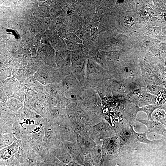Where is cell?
I'll list each match as a JSON object with an SVG mask.
<instances>
[{"mask_svg":"<svg viewBox=\"0 0 166 166\" xmlns=\"http://www.w3.org/2000/svg\"><path fill=\"white\" fill-rule=\"evenodd\" d=\"M67 103L77 102L85 88L77 78L71 74L64 78L61 82Z\"/></svg>","mask_w":166,"mask_h":166,"instance_id":"4","label":"cell"},{"mask_svg":"<svg viewBox=\"0 0 166 166\" xmlns=\"http://www.w3.org/2000/svg\"><path fill=\"white\" fill-rule=\"evenodd\" d=\"M45 65L38 55L36 57H32L24 70L27 75H34L40 68Z\"/></svg>","mask_w":166,"mask_h":166,"instance_id":"23","label":"cell"},{"mask_svg":"<svg viewBox=\"0 0 166 166\" xmlns=\"http://www.w3.org/2000/svg\"><path fill=\"white\" fill-rule=\"evenodd\" d=\"M68 166H83V165L72 160L68 164Z\"/></svg>","mask_w":166,"mask_h":166,"instance_id":"55","label":"cell"},{"mask_svg":"<svg viewBox=\"0 0 166 166\" xmlns=\"http://www.w3.org/2000/svg\"><path fill=\"white\" fill-rule=\"evenodd\" d=\"M69 120L74 132L77 135L80 136L88 135L89 128L87 125H85L86 124L75 120Z\"/></svg>","mask_w":166,"mask_h":166,"instance_id":"30","label":"cell"},{"mask_svg":"<svg viewBox=\"0 0 166 166\" xmlns=\"http://www.w3.org/2000/svg\"><path fill=\"white\" fill-rule=\"evenodd\" d=\"M66 39L79 44H81L82 43V40L77 35L72 32L69 34Z\"/></svg>","mask_w":166,"mask_h":166,"instance_id":"50","label":"cell"},{"mask_svg":"<svg viewBox=\"0 0 166 166\" xmlns=\"http://www.w3.org/2000/svg\"><path fill=\"white\" fill-rule=\"evenodd\" d=\"M64 40L66 45L67 50L71 52H74L81 49V44L67 39Z\"/></svg>","mask_w":166,"mask_h":166,"instance_id":"48","label":"cell"},{"mask_svg":"<svg viewBox=\"0 0 166 166\" xmlns=\"http://www.w3.org/2000/svg\"><path fill=\"white\" fill-rule=\"evenodd\" d=\"M76 139L77 145L83 155L86 156L92 152L96 148V143L88 135H77Z\"/></svg>","mask_w":166,"mask_h":166,"instance_id":"14","label":"cell"},{"mask_svg":"<svg viewBox=\"0 0 166 166\" xmlns=\"http://www.w3.org/2000/svg\"><path fill=\"white\" fill-rule=\"evenodd\" d=\"M50 153L61 162L68 164L72 158L63 145L62 142L49 150Z\"/></svg>","mask_w":166,"mask_h":166,"instance_id":"16","label":"cell"},{"mask_svg":"<svg viewBox=\"0 0 166 166\" xmlns=\"http://www.w3.org/2000/svg\"><path fill=\"white\" fill-rule=\"evenodd\" d=\"M12 112L15 113L24 106L23 104L15 98L9 97L4 103Z\"/></svg>","mask_w":166,"mask_h":166,"instance_id":"34","label":"cell"},{"mask_svg":"<svg viewBox=\"0 0 166 166\" xmlns=\"http://www.w3.org/2000/svg\"><path fill=\"white\" fill-rule=\"evenodd\" d=\"M54 34L49 29L44 32L42 36L41 45V47L49 43L52 38Z\"/></svg>","mask_w":166,"mask_h":166,"instance_id":"47","label":"cell"},{"mask_svg":"<svg viewBox=\"0 0 166 166\" xmlns=\"http://www.w3.org/2000/svg\"><path fill=\"white\" fill-rule=\"evenodd\" d=\"M51 7L46 2H40L33 16L45 18H49Z\"/></svg>","mask_w":166,"mask_h":166,"instance_id":"28","label":"cell"},{"mask_svg":"<svg viewBox=\"0 0 166 166\" xmlns=\"http://www.w3.org/2000/svg\"><path fill=\"white\" fill-rule=\"evenodd\" d=\"M88 58V54L82 49L72 52L71 74L77 78L83 86Z\"/></svg>","mask_w":166,"mask_h":166,"instance_id":"5","label":"cell"},{"mask_svg":"<svg viewBox=\"0 0 166 166\" xmlns=\"http://www.w3.org/2000/svg\"><path fill=\"white\" fill-rule=\"evenodd\" d=\"M23 5L28 14L33 16V13L38 7L39 3L38 0H22Z\"/></svg>","mask_w":166,"mask_h":166,"instance_id":"37","label":"cell"},{"mask_svg":"<svg viewBox=\"0 0 166 166\" xmlns=\"http://www.w3.org/2000/svg\"><path fill=\"white\" fill-rule=\"evenodd\" d=\"M92 132L93 135L103 141L105 139L115 136L113 128L107 123L101 121L92 127Z\"/></svg>","mask_w":166,"mask_h":166,"instance_id":"11","label":"cell"},{"mask_svg":"<svg viewBox=\"0 0 166 166\" xmlns=\"http://www.w3.org/2000/svg\"><path fill=\"white\" fill-rule=\"evenodd\" d=\"M62 11L61 9L51 7L49 18L52 21L62 15L61 14Z\"/></svg>","mask_w":166,"mask_h":166,"instance_id":"49","label":"cell"},{"mask_svg":"<svg viewBox=\"0 0 166 166\" xmlns=\"http://www.w3.org/2000/svg\"><path fill=\"white\" fill-rule=\"evenodd\" d=\"M64 15H62L59 17L51 21L49 29L54 34H57L59 28L65 21Z\"/></svg>","mask_w":166,"mask_h":166,"instance_id":"38","label":"cell"},{"mask_svg":"<svg viewBox=\"0 0 166 166\" xmlns=\"http://www.w3.org/2000/svg\"><path fill=\"white\" fill-rule=\"evenodd\" d=\"M0 50V66L8 67L13 59V55L6 48Z\"/></svg>","mask_w":166,"mask_h":166,"instance_id":"35","label":"cell"},{"mask_svg":"<svg viewBox=\"0 0 166 166\" xmlns=\"http://www.w3.org/2000/svg\"><path fill=\"white\" fill-rule=\"evenodd\" d=\"M98 93L102 101L108 97L112 93L110 79L106 81L93 89Z\"/></svg>","mask_w":166,"mask_h":166,"instance_id":"26","label":"cell"},{"mask_svg":"<svg viewBox=\"0 0 166 166\" xmlns=\"http://www.w3.org/2000/svg\"><path fill=\"white\" fill-rule=\"evenodd\" d=\"M19 148V143L17 140L12 144L0 150V159L6 160L10 158L18 152Z\"/></svg>","mask_w":166,"mask_h":166,"instance_id":"24","label":"cell"},{"mask_svg":"<svg viewBox=\"0 0 166 166\" xmlns=\"http://www.w3.org/2000/svg\"><path fill=\"white\" fill-rule=\"evenodd\" d=\"M112 44L115 45H118L120 44V42L118 40L115 38H113L111 40Z\"/></svg>","mask_w":166,"mask_h":166,"instance_id":"56","label":"cell"},{"mask_svg":"<svg viewBox=\"0 0 166 166\" xmlns=\"http://www.w3.org/2000/svg\"><path fill=\"white\" fill-rule=\"evenodd\" d=\"M0 83V102L3 103L13 96L21 84L14 77L8 78Z\"/></svg>","mask_w":166,"mask_h":166,"instance_id":"9","label":"cell"},{"mask_svg":"<svg viewBox=\"0 0 166 166\" xmlns=\"http://www.w3.org/2000/svg\"><path fill=\"white\" fill-rule=\"evenodd\" d=\"M23 105L47 119L49 108L46 104L34 99L26 92Z\"/></svg>","mask_w":166,"mask_h":166,"instance_id":"10","label":"cell"},{"mask_svg":"<svg viewBox=\"0 0 166 166\" xmlns=\"http://www.w3.org/2000/svg\"><path fill=\"white\" fill-rule=\"evenodd\" d=\"M0 149L12 144L18 140L13 133L0 135Z\"/></svg>","mask_w":166,"mask_h":166,"instance_id":"33","label":"cell"},{"mask_svg":"<svg viewBox=\"0 0 166 166\" xmlns=\"http://www.w3.org/2000/svg\"><path fill=\"white\" fill-rule=\"evenodd\" d=\"M117 137L119 144L120 146L124 145L128 141H130V140L133 141L130 126L129 128H125L122 129L118 133V136Z\"/></svg>","mask_w":166,"mask_h":166,"instance_id":"32","label":"cell"},{"mask_svg":"<svg viewBox=\"0 0 166 166\" xmlns=\"http://www.w3.org/2000/svg\"><path fill=\"white\" fill-rule=\"evenodd\" d=\"M23 55L13 56V59L9 65V67L12 71L15 69H21V61Z\"/></svg>","mask_w":166,"mask_h":166,"instance_id":"45","label":"cell"},{"mask_svg":"<svg viewBox=\"0 0 166 166\" xmlns=\"http://www.w3.org/2000/svg\"><path fill=\"white\" fill-rule=\"evenodd\" d=\"M49 150L62 142L58 138L52 124L46 119L44 124V135L43 140Z\"/></svg>","mask_w":166,"mask_h":166,"instance_id":"12","label":"cell"},{"mask_svg":"<svg viewBox=\"0 0 166 166\" xmlns=\"http://www.w3.org/2000/svg\"><path fill=\"white\" fill-rule=\"evenodd\" d=\"M27 34L34 38L37 34L34 16L26 20L23 23Z\"/></svg>","mask_w":166,"mask_h":166,"instance_id":"36","label":"cell"},{"mask_svg":"<svg viewBox=\"0 0 166 166\" xmlns=\"http://www.w3.org/2000/svg\"><path fill=\"white\" fill-rule=\"evenodd\" d=\"M16 32L21 38L27 34L23 23L20 24L16 30Z\"/></svg>","mask_w":166,"mask_h":166,"instance_id":"52","label":"cell"},{"mask_svg":"<svg viewBox=\"0 0 166 166\" xmlns=\"http://www.w3.org/2000/svg\"><path fill=\"white\" fill-rule=\"evenodd\" d=\"M15 113L11 112L4 103H0V135L13 133Z\"/></svg>","mask_w":166,"mask_h":166,"instance_id":"7","label":"cell"},{"mask_svg":"<svg viewBox=\"0 0 166 166\" xmlns=\"http://www.w3.org/2000/svg\"><path fill=\"white\" fill-rule=\"evenodd\" d=\"M50 44L56 52L63 51L67 50L64 40L57 34H55L52 38Z\"/></svg>","mask_w":166,"mask_h":166,"instance_id":"29","label":"cell"},{"mask_svg":"<svg viewBox=\"0 0 166 166\" xmlns=\"http://www.w3.org/2000/svg\"><path fill=\"white\" fill-rule=\"evenodd\" d=\"M118 144V139L117 136L107 138L103 141L101 151L106 154L115 153L117 150Z\"/></svg>","mask_w":166,"mask_h":166,"instance_id":"20","label":"cell"},{"mask_svg":"<svg viewBox=\"0 0 166 166\" xmlns=\"http://www.w3.org/2000/svg\"><path fill=\"white\" fill-rule=\"evenodd\" d=\"M12 71L8 67L0 66V82L9 78L13 77Z\"/></svg>","mask_w":166,"mask_h":166,"instance_id":"41","label":"cell"},{"mask_svg":"<svg viewBox=\"0 0 166 166\" xmlns=\"http://www.w3.org/2000/svg\"><path fill=\"white\" fill-rule=\"evenodd\" d=\"M71 53L72 52L68 50L56 52V66L63 79L71 74Z\"/></svg>","mask_w":166,"mask_h":166,"instance_id":"8","label":"cell"},{"mask_svg":"<svg viewBox=\"0 0 166 166\" xmlns=\"http://www.w3.org/2000/svg\"><path fill=\"white\" fill-rule=\"evenodd\" d=\"M157 108V106L154 105H148L139 108L137 111H141L145 113L148 116V120H153L152 117V115L153 112Z\"/></svg>","mask_w":166,"mask_h":166,"instance_id":"46","label":"cell"},{"mask_svg":"<svg viewBox=\"0 0 166 166\" xmlns=\"http://www.w3.org/2000/svg\"><path fill=\"white\" fill-rule=\"evenodd\" d=\"M0 20H6L14 16L11 8L9 7L0 6Z\"/></svg>","mask_w":166,"mask_h":166,"instance_id":"44","label":"cell"},{"mask_svg":"<svg viewBox=\"0 0 166 166\" xmlns=\"http://www.w3.org/2000/svg\"><path fill=\"white\" fill-rule=\"evenodd\" d=\"M67 117L65 108L57 107L49 109L47 118L51 124L56 123Z\"/></svg>","mask_w":166,"mask_h":166,"instance_id":"21","label":"cell"},{"mask_svg":"<svg viewBox=\"0 0 166 166\" xmlns=\"http://www.w3.org/2000/svg\"><path fill=\"white\" fill-rule=\"evenodd\" d=\"M31 147L44 160L50 152L47 145L43 141H30Z\"/></svg>","mask_w":166,"mask_h":166,"instance_id":"25","label":"cell"},{"mask_svg":"<svg viewBox=\"0 0 166 166\" xmlns=\"http://www.w3.org/2000/svg\"><path fill=\"white\" fill-rule=\"evenodd\" d=\"M83 166H94L93 158L90 153L85 156Z\"/></svg>","mask_w":166,"mask_h":166,"instance_id":"51","label":"cell"},{"mask_svg":"<svg viewBox=\"0 0 166 166\" xmlns=\"http://www.w3.org/2000/svg\"><path fill=\"white\" fill-rule=\"evenodd\" d=\"M110 77L105 69L88 58L85 76V89H94Z\"/></svg>","mask_w":166,"mask_h":166,"instance_id":"2","label":"cell"},{"mask_svg":"<svg viewBox=\"0 0 166 166\" xmlns=\"http://www.w3.org/2000/svg\"><path fill=\"white\" fill-rule=\"evenodd\" d=\"M13 77L20 83H23L26 80L27 75L25 70L22 69H14L12 71Z\"/></svg>","mask_w":166,"mask_h":166,"instance_id":"39","label":"cell"},{"mask_svg":"<svg viewBox=\"0 0 166 166\" xmlns=\"http://www.w3.org/2000/svg\"><path fill=\"white\" fill-rule=\"evenodd\" d=\"M62 143L71 156L73 160L83 165L84 158L82 156V153L80 152H81L78 145H77L73 141L67 140H64Z\"/></svg>","mask_w":166,"mask_h":166,"instance_id":"15","label":"cell"},{"mask_svg":"<svg viewBox=\"0 0 166 166\" xmlns=\"http://www.w3.org/2000/svg\"><path fill=\"white\" fill-rule=\"evenodd\" d=\"M36 80L44 85L61 82L63 77L57 66L45 65L40 68L35 73Z\"/></svg>","mask_w":166,"mask_h":166,"instance_id":"6","label":"cell"},{"mask_svg":"<svg viewBox=\"0 0 166 166\" xmlns=\"http://www.w3.org/2000/svg\"><path fill=\"white\" fill-rule=\"evenodd\" d=\"M77 103L90 120L97 119L101 117L103 104L101 97L93 89H85Z\"/></svg>","mask_w":166,"mask_h":166,"instance_id":"1","label":"cell"},{"mask_svg":"<svg viewBox=\"0 0 166 166\" xmlns=\"http://www.w3.org/2000/svg\"><path fill=\"white\" fill-rule=\"evenodd\" d=\"M45 94L60 100L66 101L65 97L61 83L53 84L45 86Z\"/></svg>","mask_w":166,"mask_h":166,"instance_id":"17","label":"cell"},{"mask_svg":"<svg viewBox=\"0 0 166 166\" xmlns=\"http://www.w3.org/2000/svg\"><path fill=\"white\" fill-rule=\"evenodd\" d=\"M34 38L27 34L22 37L21 41L28 52L34 46Z\"/></svg>","mask_w":166,"mask_h":166,"instance_id":"42","label":"cell"},{"mask_svg":"<svg viewBox=\"0 0 166 166\" xmlns=\"http://www.w3.org/2000/svg\"><path fill=\"white\" fill-rule=\"evenodd\" d=\"M27 89L23 84H21L20 87L14 93L13 97L16 98L23 104Z\"/></svg>","mask_w":166,"mask_h":166,"instance_id":"43","label":"cell"},{"mask_svg":"<svg viewBox=\"0 0 166 166\" xmlns=\"http://www.w3.org/2000/svg\"><path fill=\"white\" fill-rule=\"evenodd\" d=\"M37 34H43L49 29L51 21L49 18H42L33 16Z\"/></svg>","mask_w":166,"mask_h":166,"instance_id":"27","label":"cell"},{"mask_svg":"<svg viewBox=\"0 0 166 166\" xmlns=\"http://www.w3.org/2000/svg\"><path fill=\"white\" fill-rule=\"evenodd\" d=\"M10 8L14 16L23 23L26 20L32 17L27 13L24 7L22 0H14L13 3Z\"/></svg>","mask_w":166,"mask_h":166,"instance_id":"19","label":"cell"},{"mask_svg":"<svg viewBox=\"0 0 166 166\" xmlns=\"http://www.w3.org/2000/svg\"><path fill=\"white\" fill-rule=\"evenodd\" d=\"M14 0H0V6L10 7L13 5Z\"/></svg>","mask_w":166,"mask_h":166,"instance_id":"54","label":"cell"},{"mask_svg":"<svg viewBox=\"0 0 166 166\" xmlns=\"http://www.w3.org/2000/svg\"><path fill=\"white\" fill-rule=\"evenodd\" d=\"M136 120L147 127L148 128L147 132L149 133H155L165 136H166V129L164 126L160 123L148 120L136 119Z\"/></svg>","mask_w":166,"mask_h":166,"instance_id":"18","label":"cell"},{"mask_svg":"<svg viewBox=\"0 0 166 166\" xmlns=\"http://www.w3.org/2000/svg\"><path fill=\"white\" fill-rule=\"evenodd\" d=\"M43 34H37L34 38V46L38 49L41 47V41Z\"/></svg>","mask_w":166,"mask_h":166,"instance_id":"53","label":"cell"},{"mask_svg":"<svg viewBox=\"0 0 166 166\" xmlns=\"http://www.w3.org/2000/svg\"><path fill=\"white\" fill-rule=\"evenodd\" d=\"M133 141L134 142H140L148 145H152L156 142L155 140H150L146 136L147 132L143 133H138L134 130L133 127L130 126Z\"/></svg>","mask_w":166,"mask_h":166,"instance_id":"31","label":"cell"},{"mask_svg":"<svg viewBox=\"0 0 166 166\" xmlns=\"http://www.w3.org/2000/svg\"><path fill=\"white\" fill-rule=\"evenodd\" d=\"M0 166H22V165L14 155L6 160L0 159Z\"/></svg>","mask_w":166,"mask_h":166,"instance_id":"40","label":"cell"},{"mask_svg":"<svg viewBox=\"0 0 166 166\" xmlns=\"http://www.w3.org/2000/svg\"><path fill=\"white\" fill-rule=\"evenodd\" d=\"M23 84L27 89H30L39 93H45V86L36 80L34 75H27L26 80Z\"/></svg>","mask_w":166,"mask_h":166,"instance_id":"22","label":"cell"},{"mask_svg":"<svg viewBox=\"0 0 166 166\" xmlns=\"http://www.w3.org/2000/svg\"><path fill=\"white\" fill-rule=\"evenodd\" d=\"M56 52L49 43L38 49V56L45 65L57 66L55 61Z\"/></svg>","mask_w":166,"mask_h":166,"instance_id":"13","label":"cell"},{"mask_svg":"<svg viewBox=\"0 0 166 166\" xmlns=\"http://www.w3.org/2000/svg\"><path fill=\"white\" fill-rule=\"evenodd\" d=\"M18 140L19 149L14 156L21 163L22 166H49L31 147L29 141Z\"/></svg>","mask_w":166,"mask_h":166,"instance_id":"3","label":"cell"}]
</instances>
